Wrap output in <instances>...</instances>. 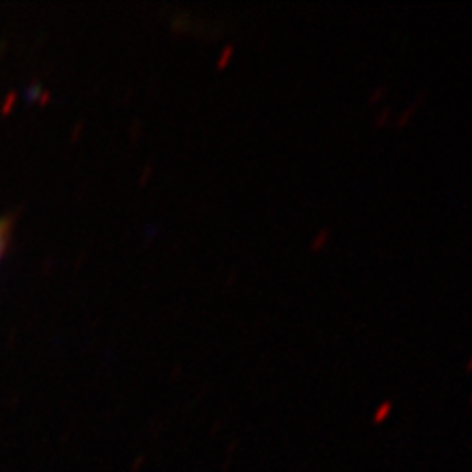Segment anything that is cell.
Masks as SVG:
<instances>
[{
  "instance_id": "6da1fadb",
  "label": "cell",
  "mask_w": 472,
  "mask_h": 472,
  "mask_svg": "<svg viewBox=\"0 0 472 472\" xmlns=\"http://www.w3.org/2000/svg\"><path fill=\"white\" fill-rule=\"evenodd\" d=\"M388 411H390V403H384L380 408V411H376V418L374 419H376V421H382V419L388 415Z\"/></svg>"
},
{
  "instance_id": "7a4b0ae2",
  "label": "cell",
  "mask_w": 472,
  "mask_h": 472,
  "mask_svg": "<svg viewBox=\"0 0 472 472\" xmlns=\"http://www.w3.org/2000/svg\"><path fill=\"white\" fill-rule=\"evenodd\" d=\"M4 235H6V227L0 225V248H2V242H4Z\"/></svg>"
}]
</instances>
